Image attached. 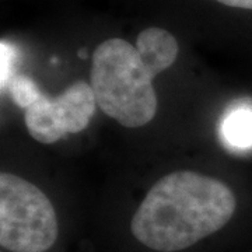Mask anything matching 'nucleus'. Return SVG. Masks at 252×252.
<instances>
[{"label": "nucleus", "mask_w": 252, "mask_h": 252, "mask_svg": "<svg viewBox=\"0 0 252 252\" xmlns=\"http://www.w3.org/2000/svg\"><path fill=\"white\" fill-rule=\"evenodd\" d=\"M235 207L234 192L224 182L195 171H174L149 189L130 231L150 250L182 251L221 230Z\"/></svg>", "instance_id": "nucleus-1"}, {"label": "nucleus", "mask_w": 252, "mask_h": 252, "mask_svg": "<svg viewBox=\"0 0 252 252\" xmlns=\"http://www.w3.org/2000/svg\"><path fill=\"white\" fill-rule=\"evenodd\" d=\"M156 76L136 45L125 39H107L93 55L90 86L97 105L125 127H140L153 121Z\"/></svg>", "instance_id": "nucleus-2"}, {"label": "nucleus", "mask_w": 252, "mask_h": 252, "mask_svg": "<svg viewBox=\"0 0 252 252\" xmlns=\"http://www.w3.org/2000/svg\"><path fill=\"white\" fill-rule=\"evenodd\" d=\"M59 224L54 206L41 189L10 172L0 175V245L10 252H46Z\"/></svg>", "instance_id": "nucleus-3"}, {"label": "nucleus", "mask_w": 252, "mask_h": 252, "mask_svg": "<svg viewBox=\"0 0 252 252\" xmlns=\"http://www.w3.org/2000/svg\"><path fill=\"white\" fill-rule=\"evenodd\" d=\"M97 101L89 83L79 80L58 97L42 95L24 112L31 137L42 144L58 142L66 135L79 133L90 124Z\"/></svg>", "instance_id": "nucleus-4"}, {"label": "nucleus", "mask_w": 252, "mask_h": 252, "mask_svg": "<svg viewBox=\"0 0 252 252\" xmlns=\"http://www.w3.org/2000/svg\"><path fill=\"white\" fill-rule=\"evenodd\" d=\"M136 48L144 62L160 74L171 67L178 56V42L167 30L150 27L143 30L136 39Z\"/></svg>", "instance_id": "nucleus-5"}, {"label": "nucleus", "mask_w": 252, "mask_h": 252, "mask_svg": "<svg viewBox=\"0 0 252 252\" xmlns=\"http://www.w3.org/2000/svg\"><path fill=\"white\" fill-rule=\"evenodd\" d=\"M220 137L231 149L244 150L252 146V108L237 107L228 111L220 124Z\"/></svg>", "instance_id": "nucleus-6"}, {"label": "nucleus", "mask_w": 252, "mask_h": 252, "mask_svg": "<svg viewBox=\"0 0 252 252\" xmlns=\"http://www.w3.org/2000/svg\"><path fill=\"white\" fill-rule=\"evenodd\" d=\"M7 86H9V93L13 101L18 107L24 109H27L36 99H39L44 95L38 89L35 81L23 74H17L13 79H10Z\"/></svg>", "instance_id": "nucleus-7"}, {"label": "nucleus", "mask_w": 252, "mask_h": 252, "mask_svg": "<svg viewBox=\"0 0 252 252\" xmlns=\"http://www.w3.org/2000/svg\"><path fill=\"white\" fill-rule=\"evenodd\" d=\"M221 4H225L228 7H235V9L252 10V0H216Z\"/></svg>", "instance_id": "nucleus-8"}, {"label": "nucleus", "mask_w": 252, "mask_h": 252, "mask_svg": "<svg viewBox=\"0 0 252 252\" xmlns=\"http://www.w3.org/2000/svg\"><path fill=\"white\" fill-rule=\"evenodd\" d=\"M79 56H80V58H86V56H87V55H86V49H84V51L81 49L80 52H79Z\"/></svg>", "instance_id": "nucleus-9"}]
</instances>
